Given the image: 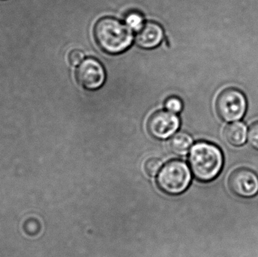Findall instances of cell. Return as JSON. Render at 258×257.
I'll use <instances>...</instances> for the list:
<instances>
[{
  "label": "cell",
  "mask_w": 258,
  "mask_h": 257,
  "mask_svg": "<svg viewBox=\"0 0 258 257\" xmlns=\"http://www.w3.org/2000/svg\"><path fill=\"white\" fill-rule=\"evenodd\" d=\"M94 36L100 48L110 54L126 51L134 39L132 30L128 26L111 17L98 20L94 28Z\"/></svg>",
  "instance_id": "obj_1"
},
{
  "label": "cell",
  "mask_w": 258,
  "mask_h": 257,
  "mask_svg": "<svg viewBox=\"0 0 258 257\" xmlns=\"http://www.w3.org/2000/svg\"><path fill=\"white\" fill-rule=\"evenodd\" d=\"M189 162L195 178L201 182L215 180L224 165V156L221 149L210 143H196L189 155Z\"/></svg>",
  "instance_id": "obj_2"
},
{
  "label": "cell",
  "mask_w": 258,
  "mask_h": 257,
  "mask_svg": "<svg viewBox=\"0 0 258 257\" xmlns=\"http://www.w3.org/2000/svg\"><path fill=\"white\" fill-rule=\"evenodd\" d=\"M190 170L186 162L180 160L168 161L158 175L156 183L164 193L177 196L184 193L190 184Z\"/></svg>",
  "instance_id": "obj_3"
},
{
  "label": "cell",
  "mask_w": 258,
  "mask_h": 257,
  "mask_svg": "<svg viewBox=\"0 0 258 257\" xmlns=\"http://www.w3.org/2000/svg\"><path fill=\"white\" fill-rule=\"evenodd\" d=\"M246 109L245 97L238 89H225L217 98V113L226 122H234L242 119Z\"/></svg>",
  "instance_id": "obj_4"
},
{
  "label": "cell",
  "mask_w": 258,
  "mask_h": 257,
  "mask_svg": "<svg viewBox=\"0 0 258 257\" xmlns=\"http://www.w3.org/2000/svg\"><path fill=\"white\" fill-rule=\"evenodd\" d=\"M76 78L79 84L84 89L98 90L105 82V69L98 60L89 57L77 68Z\"/></svg>",
  "instance_id": "obj_5"
},
{
  "label": "cell",
  "mask_w": 258,
  "mask_h": 257,
  "mask_svg": "<svg viewBox=\"0 0 258 257\" xmlns=\"http://www.w3.org/2000/svg\"><path fill=\"white\" fill-rule=\"evenodd\" d=\"M229 188L232 193L240 198L254 197L258 194V177L248 168H239L230 175Z\"/></svg>",
  "instance_id": "obj_6"
},
{
  "label": "cell",
  "mask_w": 258,
  "mask_h": 257,
  "mask_svg": "<svg viewBox=\"0 0 258 257\" xmlns=\"http://www.w3.org/2000/svg\"><path fill=\"white\" fill-rule=\"evenodd\" d=\"M180 127V119L168 111H157L153 113L148 122L147 130L150 135L159 140H165L172 136Z\"/></svg>",
  "instance_id": "obj_7"
},
{
  "label": "cell",
  "mask_w": 258,
  "mask_h": 257,
  "mask_svg": "<svg viewBox=\"0 0 258 257\" xmlns=\"http://www.w3.org/2000/svg\"><path fill=\"white\" fill-rule=\"evenodd\" d=\"M164 38V31L159 24L149 21L144 24L136 36L137 45L145 49L156 48Z\"/></svg>",
  "instance_id": "obj_8"
},
{
  "label": "cell",
  "mask_w": 258,
  "mask_h": 257,
  "mask_svg": "<svg viewBox=\"0 0 258 257\" xmlns=\"http://www.w3.org/2000/svg\"><path fill=\"white\" fill-rule=\"evenodd\" d=\"M224 136L225 140L232 146H242L247 138L246 126L242 122L230 124L224 129Z\"/></svg>",
  "instance_id": "obj_9"
},
{
  "label": "cell",
  "mask_w": 258,
  "mask_h": 257,
  "mask_svg": "<svg viewBox=\"0 0 258 257\" xmlns=\"http://www.w3.org/2000/svg\"><path fill=\"white\" fill-rule=\"evenodd\" d=\"M192 144V139L189 134L179 132L171 138L169 146L171 150L176 155H185L187 154Z\"/></svg>",
  "instance_id": "obj_10"
},
{
  "label": "cell",
  "mask_w": 258,
  "mask_h": 257,
  "mask_svg": "<svg viewBox=\"0 0 258 257\" xmlns=\"http://www.w3.org/2000/svg\"><path fill=\"white\" fill-rule=\"evenodd\" d=\"M125 24L132 30L139 31L144 26V16L137 10H130L125 17Z\"/></svg>",
  "instance_id": "obj_11"
},
{
  "label": "cell",
  "mask_w": 258,
  "mask_h": 257,
  "mask_svg": "<svg viewBox=\"0 0 258 257\" xmlns=\"http://www.w3.org/2000/svg\"><path fill=\"white\" fill-rule=\"evenodd\" d=\"M162 161L157 158H150L145 161L144 169L145 173L150 177H154L160 172Z\"/></svg>",
  "instance_id": "obj_12"
},
{
  "label": "cell",
  "mask_w": 258,
  "mask_h": 257,
  "mask_svg": "<svg viewBox=\"0 0 258 257\" xmlns=\"http://www.w3.org/2000/svg\"><path fill=\"white\" fill-rule=\"evenodd\" d=\"M183 102L177 97H171L165 101V107L167 111L170 113H179L183 110Z\"/></svg>",
  "instance_id": "obj_13"
},
{
  "label": "cell",
  "mask_w": 258,
  "mask_h": 257,
  "mask_svg": "<svg viewBox=\"0 0 258 257\" xmlns=\"http://www.w3.org/2000/svg\"><path fill=\"white\" fill-rule=\"evenodd\" d=\"M248 140L252 147L258 149V122L253 124L250 128L248 134Z\"/></svg>",
  "instance_id": "obj_14"
},
{
  "label": "cell",
  "mask_w": 258,
  "mask_h": 257,
  "mask_svg": "<svg viewBox=\"0 0 258 257\" xmlns=\"http://www.w3.org/2000/svg\"><path fill=\"white\" fill-rule=\"evenodd\" d=\"M85 54L81 50H72L68 55V60L73 66H77L83 62Z\"/></svg>",
  "instance_id": "obj_15"
}]
</instances>
